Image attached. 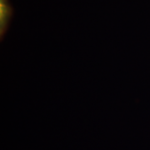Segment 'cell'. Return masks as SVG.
I'll return each instance as SVG.
<instances>
[{
	"mask_svg": "<svg viewBox=\"0 0 150 150\" xmlns=\"http://www.w3.org/2000/svg\"><path fill=\"white\" fill-rule=\"evenodd\" d=\"M15 14V9L9 0H0V39L4 40L10 27L12 19Z\"/></svg>",
	"mask_w": 150,
	"mask_h": 150,
	"instance_id": "obj_1",
	"label": "cell"
}]
</instances>
